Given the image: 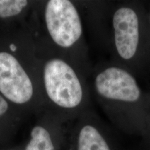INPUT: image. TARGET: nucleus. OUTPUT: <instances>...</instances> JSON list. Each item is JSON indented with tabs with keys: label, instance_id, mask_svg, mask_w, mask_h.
<instances>
[{
	"label": "nucleus",
	"instance_id": "obj_8",
	"mask_svg": "<svg viewBox=\"0 0 150 150\" xmlns=\"http://www.w3.org/2000/svg\"><path fill=\"white\" fill-rule=\"evenodd\" d=\"M27 4L26 0H0V18L17 16Z\"/></svg>",
	"mask_w": 150,
	"mask_h": 150
},
{
	"label": "nucleus",
	"instance_id": "obj_11",
	"mask_svg": "<svg viewBox=\"0 0 150 150\" xmlns=\"http://www.w3.org/2000/svg\"><path fill=\"white\" fill-rule=\"evenodd\" d=\"M145 4L146 7V11H147V22H148V25H149V29L150 32V1H145Z\"/></svg>",
	"mask_w": 150,
	"mask_h": 150
},
{
	"label": "nucleus",
	"instance_id": "obj_2",
	"mask_svg": "<svg viewBox=\"0 0 150 150\" xmlns=\"http://www.w3.org/2000/svg\"><path fill=\"white\" fill-rule=\"evenodd\" d=\"M139 81L110 61L99 65L93 76L94 93L105 115L120 131L140 136L150 110V92Z\"/></svg>",
	"mask_w": 150,
	"mask_h": 150
},
{
	"label": "nucleus",
	"instance_id": "obj_4",
	"mask_svg": "<svg viewBox=\"0 0 150 150\" xmlns=\"http://www.w3.org/2000/svg\"><path fill=\"white\" fill-rule=\"evenodd\" d=\"M46 26L59 47L72 49L83 37V24L77 8L69 0H50L45 11Z\"/></svg>",
	"mask_w": 150,
	"mask_h": 150
},
{
	"label": "nucleus",
	"instance_id": "obj_5",
	"mask_svg": "<svg viewBox=\"0 0 150 150\" xmlns=\"http://www.w3.org/2000/svg\"><path fill=\"white\" fill-rule=\"evenodd\" d=\"M29 76L18 60L7 52H0V92L11 102L24 104L33 95Z\"/></svg>",
	"mask_w": 150,
	"mask_h": 150
},
{
	"label": "nucleus",
	"instance_id": "obj_3",
	"mask_svg": "<svg viewBox=\"0 0 150 150\" xmlns=\"http://www.w3.org/2000/svg\"><path fill=\"white\" fill-rule=\"evenodd\" d=\"M44 82L49 98L59 108L75 110L83 104L86 93L83 81L65 60L54 58L46 63Z\"/></svg>",
	"mask_w": 150,
	"mask_h": 150
},
{
	"label": "nucleus",
	"instance_id": "obj_9",
	"mask_svg": "<svg viewBox=\"0 0 150 150\" xmlns=\"http://www.w3.org/2000/svg\"><path fill=\"white\" fill-rule=\"evenodd\" d=\"M146 150H150V110L146 117L141 136Z\"/></svg>",
	"mask_w": 150,
	"mask_h": 150
},
{
	"label": "nucleus",
	"instance_id": "obj_6",
	"mask_svg": "<svg viewBox=\"0 0 150 150\" xmlns=\"http://www.w3.org/2000/svg\"><path fill=\"white\" fill-rule=\"evenodd\" d=\"M76 150H118L113 136L106 125L93 118L83 123L76 137Z\"/></svg>",
	"mask_w": 150,
	"mask_h": 150
},
{
	"label": "nucleus",
	"instance_id": "obj_7",
	"mask_svg": "<svg viewBox=\"0 0 150 150\" xmlns=\"http://www.w3.org/2000/svg\"><path fill=\"white\" fill-rule=\"evenodd\" d=\"M25 150H56L51 136L46 129L36 126L31 132V140Z\"/></svg>",
	"mask_w": 150,
	"mask_h": 150
},
{
	"label": "nucleus",
	"instance_id": "obj_10",
	"mask_svg": "<svg viewBox=\"0 0 150 150\" xmlns=\"http://www.w3.org/2000/svg\"><path fill=\"white\" fill-rule=\"evenodd\" d=\"M8 108V103L2 96L0 95V116L4 114Z\"/></svg>",
	"mask_w": 150,
	"mask_h": 150
},
{
	"label": "nucleus",
	"instance_id": "obj_1",
	"mask_svg": "<svg viewBox=\"0 0 150 150\" xmlns=\"http://www.w3.org/2000/svg\"><path fill=\"white\" fill-rule=\"evenodd\" d=\"M103 45L109 61L138 79L150 76V32L145 1H107Z\"/></svg>",
	"mask_w": 150,
	"mask_h": 150
}]
</instances>
